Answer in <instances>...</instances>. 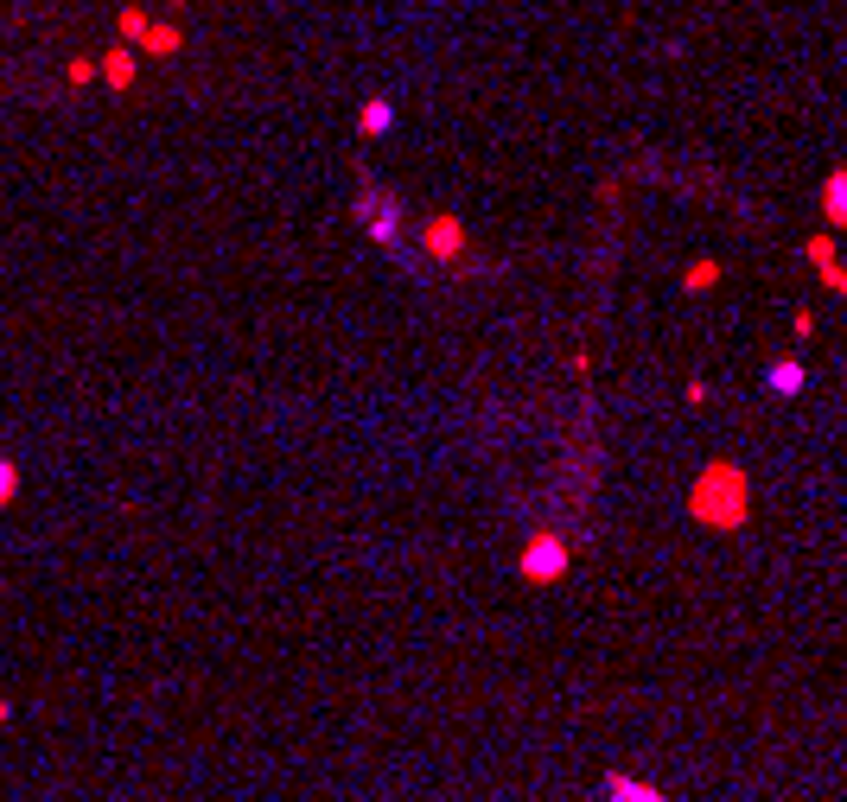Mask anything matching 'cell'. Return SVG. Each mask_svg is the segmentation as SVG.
Listing matches in <instances>:
<instances>
[{
    "label": "cell",
    "mask_w": 847,
    "mask_h": 802,
    "mask_svg": "<svg viewBox=\"0 0 847 802\" xmlns=\"http://www.w3.org/2000/svg\"><path fill=\"white\" fill-rule=\"evenodd\" d=\"M803 389V363H777L771 370V395H797Z\"/></svg>",
    "instance_id": "obj_3"
},
{
    "label": "cell",
    "mask_w": 847,
    "mask_h": 802,
    "mask_svg": "<svg viewBox=\"0 0 847 802\" xmlns=\"http://www.w3.org/2000/svg\"><path fill=\"white\" fill-rule=\"evenodd\" d=\"M561 567H567V548H561V542H535V548L523 554V573H529V580H555Z\"/></svg>",
    "instance_id": "obj_2"
},
{
    "label": "cell",
    "mask_w": 847,
    "mask_h": 802,
    "mask_svg": "<svg viewBox=\"0 0 847 802\" xmlns=\"http://www.w3.org/2000/svg\"><path fill=\"white\" fill-rule=\"evenodd\" d=\"M7 491H13V472H7V465H0V497H7Z\"/></svg>",
    "instance_id": "obj_6"
},
{
    "label": "cell",
    "mask_w": 847,
    "mask_h": 802,
    "mask_svg": "<svg viewBox=\"0 0 847 802\" xmlns=\"http://www.w3.org/2000/svg\"><path fill=\"white\" fill-rule=\"evenodd\" d=\"M695 516H707V522H739L746 516V484H739V472L714 465V472L701 478V491H695Z\"/></svg>",
    "instance_id": "obj_1"
},
{
    "label": "cell",
    "mask_w": 847,
    "mask_h": 802,
    "mask_svg": "<svg viewBox=\"0 0 847 802\" xmlns=\"http://www.w3.org/2000/svg\"><path fill=\"white\" fill-rule=\"evenodd\" d=\"M0 726H7V701H0Z\"/></svg>",
    "instance_id": "obj_7"
},
{
    "label": "cell",
    "mask_w": 847,
    "mask_h": 802,
    "mask_svg": "<svg viewBox=\"0 0 847 802\" xmlns=\"http://www.w3.org/2000/svg\"><path fill=\"white\" fill-rule=\"evenodd\" d=\"M612 802H663V796H656V790H637V783L618 777V783H612Z\"/></svg>",
    "instance_id": "obj_4"
},
{
    "label": "cell",
    "mask_w": 847,
    "mask_h": 802,
    "mask_svg": "<svg viewBox=\"0 0 847 802\" xmlns=\"http://www.w3.org/2000/svg\"><path fill=\"white\" fill-rule=\"evenodd\" d=\"M828 217H835V223H847V179H835V185H828Z\"/></svg>",
    "instance_id": "obj_5"
}]
</instances>
